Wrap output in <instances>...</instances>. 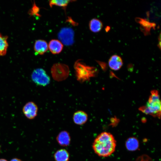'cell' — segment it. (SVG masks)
Returning a JSON list of instances; mask_svg holds the SVG:
<instances>
[{
	"label": "cell",
	"mask_w": 161,
	"mask_h": 161,
	"mask_svg": "<svg viewBox=\"0 0 161 161\" xmlns=\"http://www.w3.org/2000/svg\"><path fill=\"white\" fill-rule=\"evenodd\" d=\"M116 146V141L113 135L105 131L97 135L92 145L95 153L102 157H108L112 155L115 151Z\"/></svg>",
	"instance_id": "1"
},
{
	"label": "cell",
	"mask_w": 161,
	"mask_h": 161,
	"mask_svg": "<svg viewBox=\"0 0 161 161\" xmlns=\"http://www.w3.org/2000/svg\"><path fill=\"white\" fill-rule=\"evenodd\" d=\"M103 27V23L99 19L93 18L90 21L89 29L93 32H97L100 31Z\"/></svg>",
	"instance_id": "15"
},
{
	"label": "cell",
	"mask_w": 161,
	"mask_h": 161,
	"mask_svg": "<svg viewBox=\"0 0 161 161\" xmlns=\"http://www.w3.org/2000/svg\"><path fill=\"white\" fill-rule=\"evenodd\" d=\"M7 37L0 34V55H5L7 52L8 46L7 39Z\"/></svg>",
	"instance_id": "16"
},
{
	"label": "cell",
	"mask_w": 161,
	"mask_h": 161,
	"mask_svg": "<svg viewBox=\"0 0 161 161\" xmlns=\"http://www.w3.org/2000/svg\"><path fill=\"white\" fill-rule=\"evenodd\" d=\"M32 81L36 84L45 86L50 82V78L45 71L42 68L34 70L31 75Z\"/></svg>",
	"instance_id": "5"
},
{
	"label": "cell",
	"mask_w": 161,
	"mask_h": 161,
	"mask_svg": "<svg viewBox=\"0 0 161 161\" xmlns=\"http://www.w3.org/2000/svg\"><path fill=\"white\" fill-rule=\"evenodd\" d=\"M0 161H7L6 160L4 159H0Z\"/></svg>",
	"instance_id": "20"
},
{
	"label": "cell",
	"mask_w": 161,
	"mask_h": 161,
	"mask_svg": "<svg viewBox=\"0 0 161 161\" xmlns=\"http://www.w3.org/2000/svg\"><path fill=\"white\" fill-rule=\"evenodd\" d=\"M75 1L72 0H53L49 1V4L51 7L53 5H56L62 7L65 9L68 4L71 2Z\"/></svg>",
	"instance_id": "18"
},
{
	"label": "cell",
	"mask_w": 161,
	"mask_h": 161,
	"mask_svg": "<svg viewBox=\"0 0 161 161\" xmlns=\"http://www.w3.org/2000/svg\"><path fill=\"white\" fill-rule=\"evenodd\" d=\"M22 111L27 118L29 119H32L37 115L38 108L35 103L30 101L27 103L24 106Z\"/></svg>",
	"instance_id": "7"
},
{
	"label": "cell",
	"mask_w": 161,
	"mask_h": 161,
	"mask_svg": "<svg viewBox=\"0 0 161 161\" xmlns=\"http://www.w3.org/2000/svg\"><path fill=\"white\" fill-rule=\"evenodd\" d=\"M51 73L53 79L58 81L65 80L69 73L68 66L65 64L57 63L53 64L51 69Z\"/></svg>",
	"instance_id": "4"
},
{
	"label": "cell",
	"mask_w": 161,
	"mask_h": 161,
	"mask_svg": "<svg viewBox=\"0 0 161 161\" xmlns=\"http://www.w3.org/2000/svg\"><path fill=\"white\" fill-rule=\"evenodd\" d=\"M48 48L53 54H55L60 53L62 50L63 45L59 41L53 39L49 42Z\"/></svg>",
	"instance_id": "12"
},
{
	"label": "cell",
	"mask_w": 161,
	"mask_h": 161,
	"mask_svg": "<svg viewBox=\"0 0 161 161\" xmlns=\"http://www.w3.org/2000/svg\"><path fill=\"white\" fill-rule=\"evenodd\" d=\"M10 161H22L21 160L17 158H14L12 159Z\"/></svg>",
	"instance_id": "19"
},
{
	"label": "cell",
	"mask_w": 161,
	"mask_h": 161,
	"mask_svg": "<svg viewBox=\"0 0 161 161\" xmlns=\"http://www.w3.org/2000/svg\"><path fill=\"white\" fill-rule=\"evenodd\" d=\"M139 143L137 140L132 137L129 139L126 143V146L128 150L133 151L138 148Z\"/></svg>",
	"instance_id": "17"
},
{
	"label": "cell",
	"mask_w": 161,
	"mask_h": 161,
	"mask_svg": "<svg viewBox=\"0 0 161 161\" xmlns=\"http://www.w3.org/2000/svg\"><path fill=\"white\" fill-rule=\"evenodd\" d=\"M54 157L55 161H69V154L66 149H61L55 153Z\"/></svg>",
	"instance_id": "14"
},
{
	"label": "cell",
	"mask_w": 161,
	"mask_h": 161,
	"mask_svg": "<svg viewBox=\"0 0 161 161\" xmlns=\"http://www.w3.org/2000/svg\"><path fill=\"white\" fill-rule=\"evenodd\" d=\"M161 102L160 95L157 90L151 91L146 104L140 108V110L146 114L160 118L161 115Z\"/></svg>",
	"instance_id": "2"
},
{
	"label": "cell",
	"mask_w": 161,
	"mask_h": 161,
	"mask_svg": "<svg viewBox=\"0 0 161 161\" xmlns=\"http://www.w3.org/2000/svg\"><path fill=\"white\" fill-rule=\"evenodd\" d=\"M56 139L59 144L62 146H67L70 143V137L66 131H61L57 136Z\"/></svg>",
	"instance_id": "8"
},
{
	"label": "cell",
	"mask_w": 161,
	"mask_h": 161,
	"mask_svg": "<svg viewBox=\"0 0 161 161\" xmlns=\"http://www.w3.org/2000/svg\"><path fill=\"white\" fill-rule=\"evenodd\" d=\"M135 20L140 24L141 30L145 35H148L150 33L151 28L152 27L154 28L155 27V24L150 23L146 19L137 18Z\"/></svg>",
	"instance_id": "10"
},
{
	"label": "cell",
	"mask_w": 161,
	"mask_h": 161,
	"mask_svg": "<svg viewBox=\"0 0 161 161\" xmlns=\"http://www.w3.org/2000/svg\"><path fill=\"white\" fill-rule=\"evenodd\" d=\"M73 119L75 124L81 125L86 122L88 119V115L84 111H78L74 113Z\"/></svg>",
	"instance_id": "11"
},
{
	"label": "cell",
	"mask_w": 161,
	"mask_h": 161,
	"mask_svg": "<svg viewBox=\"0 0 161 161\" xmlns=\"http://www.w3.org/2000/svg\"><path fill=\"white\" fill-rule=\"evenodd\" d=\"M108 63L110 69L114 71L120 69L123 65L121 58L117 55H112L109 58Z\"/></svg>",
	"instance_id": "9"
},
{
	"label": "cell",
	"mask_w": 161,
	"mask_h": 161,
	"mask_svg": "<svg viewBox=\"0 0 161 161\" xmlns=\"http://www.w3.org/2000/svg\"><path fill=\"white\" fill-rule=\"evenodd\" d=\"M58 38L62 44L67 46L72 45L74 42V31L70 28H64L59 32Z\"/></svg>",
	"instance_id": "6"
},
{
	"label": "cell",
	"mask_w": 161,
	"mask_h": 161,
	"mask_svg": "<svg viewBox=\"0 0 161 161\" xmlns=\"http://www.w3.org/2000/svg\"><path fill=\"white\" fill-rule=\"evenodd\" d=\"M77 80L81 83L89 80L90 78L96 76L97 68L86 65L80 60L75 62L74 66Z\"/></svg>",
	"instance_id": "3"
},
{
	"label": "cell",
	"mask_w": 161,
	"mask_h": 161,
	"mask_svg": "<svg viewBox=\"0 0 161 161\" xmlns=\"http://www.w3.org/2000/svg\"><path fill=\"white\" fill-rule=\"evenodd\" d=\"M48 46L47 42L42 40H38L35 42L34 49L37 53L43 55L48 50Z\"/></svg>",
	"instance_id": "13"
}]
</instances>
